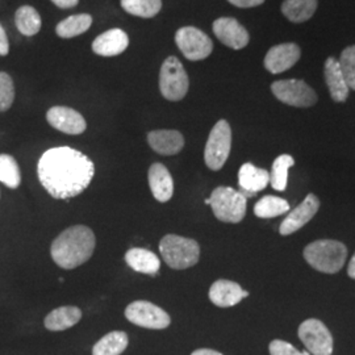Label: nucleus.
Instances as JSON below:
<instances>
[{"label":"nucleus","instance_id":"18","mask_svg":"<svg viewBox=\"0 0 355 355\" xmlns=\"http://www.w3.org/2000/svg\"><path fill=\"white\" fill-rule=\"evenodd\" d=\"M149 186L153 196L159 202L166 203L174 195V180L162 164H153L149 168Z\"/></svg>","mask_w":355,"mask_h":355},{"label":"nucleus","instance_id":"21","mask_svg":"<svg viewBox=\"0 0 355 355\" xmlns=\"http://www.w3.org/2000/svg\"><path fill=\"white\" fill-rule=\"evenodd\" d=\"M324 74H325V80H327L331 99L337 103L345 102L349 96L350 89L345 80L338 61L334 60L333 57H329L325 62Z\"/></svg>","mask_w":355,"mask_h":355},{"label":"nucleus","instance_id":"38","mask_svg":"<svg viewBox=\"0 0 355 355\" xmlns=\"http://www.w3.org/2000/svg\"><path fill=\"white\" fill-rule=\"evenodd\" d=\"M191 355H223L216 350L212 349H199V350H195Z\"/></svg>","mask_w":355,"mask_h":355},{"label":"nucleus","instance_id":"20","mask_svg":"<svg viewBox=\"0 0 355 355\" xmlns=\"http://www.w3.org/2000/svg\"><path fill=\"white\" fill-rule=\"evenodd\" d=\"M148 142L154 152L161 155H175L184 146V137L178 130H153Z\"/></svg>","mask_w":355,"mask_h":355},{"label":"nucleus","instance_id":"4","mask_svg":"<svg viewBox=\"0 0 355 355\" xmlns=\"http://www.w3.org/2000/svg\"><path fill=\"white\" fill-rule=\"evenodd\" d=\"M159 252L168 267L184 270L195 266L200 258V248L195 240L177 234H167L159 243Z\"/></svg>","mask_w":355,"mask_h":355},{"label":"nucleus","instance_id":"22","mask_svg":"<svg viewBox=\"0 0 355 355\" xmlns=\"http://www.w3.org/2000/svg\"><path fill=\"white\" fill-rule=\"evenodd\" d=\"M125 262L128 266L135 271L146 274V275H157L161 268V261L157 254L142 248H133L125 254Z\"/></svg>","mask_w":355,"mask_h":355},{"label":"nucleus","instance_id":"29","mask_svg":"<svg viewBox=\"0 0 355 355\" xmlns=\"http://www.w3.org/2000/svg\"><path fill=\"white\" fill-rule=\"evenodd\" d=\"M293 165H295V159L288 154H282L274 161L271 174H270V183L274 190L284 191L287 189L288 170Z\"/></svg>","mask_w":355,"mask_h":355},{"label":"nucleus","instance_id":"25","mask_svg":"<svg viewBox=\"0 0 355 355\" xmlns=\"http://www.w3.org/2000/svg\"><path fill=\"white\" fill-rule=\"evenodd\" d=\"M318 10V0H284L282 12L292 23H304Z\"/></svg>","mask_w":355,"mask_h":355},{"label":"nucleus","instance_id":"19","mask_svg":"<svg viewBox=\"0 0 355 355\" xmlns=\"http://www.w3.org/2000/svg\"><path fill=\"white\" fill-rule=\"evenodd\" d=\"M270 183V173L265 168L255 167L253 164H243L239 171V184L245 198L265 190Z\"/></svg>","mask_w":355,"mask_h":355},{"label":"nucleus","instance_id":"23","mask_svg":"<svg viewBox=\"0 0 355 355\" xmlns=\"http://www.w3.org/2000/svg\"><path fill=\"white\" fill-rule=\"evenodd\" d=\"M82 318V311L78 306H60L45 318V328L51 331H62L76 325Z\"/></svg>","mask_w":355,"mask_h":355},{"label":"nucleus","instance_id":"6","mask_svg":"<svg viewBox=\"0 0 355 355\" xmlns=\"http://www.w3.org/2000/svg\"><path fill=\"white\" fill-rule=\"evenodd\" d=\"M190 87L189 76L177 57H168L161 67L159 89L167 101H182Z\"/></svg>","mask_w":355,"mask_h":355},{"label":"nucleus","instance_id":"8","mask_svg":"<svg viewBox=\"0 0 355 355\" xmlns=\"http://www.w3.org/2000/svg\"><path fill=\"white\" fill-rule=\"evenodd\" d=\"M125 318L129 322L146 329H166L171 324V318L166 311L145 300L133 302L128 305Z\"/></svg>","mask_w":355,"mask_h":355},{"label":"nucleus","instance_id":"14","mask_svg":"<svg viewBox=\"0 0 355 355\" xmlns=\"http://www.w3.org/2000/svg\"><path fill=\"white\" fill-rule=\"evenodd\" d=\"M214 32L224 45L232 49L240 51L249 44V33L236 19L220 17L214 23Z\"/></svg>","mask_w":355,"mask_h":355},{"label":"nucleus","instance_id":"13","mask_svg":"<svg viewBox=\"0 0 355 355\" xmlns=\"http://www.w3.org/2000/svg\"><path fill=\"white\" fill-rule=\"evenodd\" d=\"M46 120L54 129L73 136L82 135L87 128L83 116L69 107H53L46 114Z\"/></svg>","mask_w":355,"mask_h":355},{"label":"nucleus","instance_id":"16","mask_svg":"<svg viewBox=\"0 0 355 355\" xmlns=\"http://www.w3.org/2000/svg\"><path fill=\"white\" fill-rule=\"evenodd\" d=\"M248 296L249 292L243 291L239 283L232 280H217L209 288L211 302L220 308H229L239 304L242 299Z\"/></svg>","mask_w":355,"mask_h":355},{"label":"nucleus","instance_id":"34","mask_svg":"<svg viewBox=\"0 0 355 355\" xmlns=\"http://www.w3.org/2000/svg\"><path fill=\"white\" fill-rule=\"evenodd\" d=\"M270 354L271 355H303L291 343L282 341V340H274L268 346Z\"/></svg>","mask_w":355,"mask_h":355},{"label":"nucleus","instance_id":"15","mask_svg":"<svg viewBox=\"0 0 355 355\" xmlns=\"http://www.w3.org/2000/svg\"><path fill=\"white\" fill-rule=\"evenodd\" d=\"M300 55L302 51L296 44H280L267 51L265 67L271 74H280L295 66L300 60Z\"/></svg>","mask_w":355,"mask_h":355},{"label":"nucleus","instance_id":"3","mask_svg":"<svg viewBox=\"0 0 355 355\" xmlns=\"http://www.w3.org/2000/svg\"><path fill=\"white\" fill-rule=\"evenodd\" d=\"M347 249L343 242L333 240H320L309 243L304 249L305 261L325 274L338 272L346 261Z\"/></svg>","mask_w":355,"mask_h":355},{"label":"nucleus","instance_id":"36","mask_svg":"<svg viewBox=\"0 0 355 355\" xmlns=\"http://www.w3.org/2000/svg\"><path fill=\"white\" fill-rule=\"evenodd\" d=\"M10 53V42H8V37L7 33L4 31L3 26L0 24V55H7Z\"/></svg>","mask_w":355,"mask_h":355},{"label":"nucleus","instance_id":"35","mask_svg":"<svg viewBox=\"0 0 355 355\" xmlns=\"http://www.w3.org/2000/svg\"><path fill=\"white\" fill-rule=\"evenodd\" d=\"M228 1L240 8H252V7H257V6H261L265 3V0H228Z\"/></svg>","mask_w":355,"mask_h":355},{"label":"nucleus","instance_id":"40","mask_svg":"<svg viewBox=\"0 0 355 355\" xmlns=\"http://www.w3.org/2000/svg\"><path fill=\"white\" fill-rule=\"evenodd\" d=\"M303 355H312V354H311V353H308V352H304V353H303Z\"/></svg>","mask_w":355,"mask_h":355},{"label":"nucleus","instance_id":"12","mask_svg":"<svg viewBox=\"0 0 355 355\" xmlns=\"http://www.w3.org/2000/svg\"><path fill=\"white\" fill-rule=\"evenodd\" d=\"M318 208L320 200L318 196L313 193H308L303 203L299 204L295 209H292V212L282 221L279 227L280 234L288 236L303 228L305 224H308L318 214Z\"/></svg>","mask_w":355,"mask_h":355},{"label":"nucleus","instance_id":"10","mask_svg":"<svg viewBox=\"0 0 355 355\" xmlns=\"http://www.w3.org/2000/svg\"><path fill=\"white\" fill-rule=\"evenodd\" d=\"M175 42L179 51L190 61L205 60L214 51L212 40L195 26L180 28L175 35Z\"/></svg>","mask_w":355,"mask_h":355},{"label":"nucleus","instance_id":"37","mask_svg":"<svg viewBox=\"0 0 355 355\" xmlns=\"http://www.w3.org/2000/svg\"><path fill=\"white\" fill-rule=\"evenodd\" d=\"M51 1H53L57 7L66 10V8H73V7H76L79 0H51Z\"/></svg>","mask_w":355,"mask_h":355},{"label":"nucleus","instance_id":"32","mask_svg":"<svg viewBox=\"0 0 355 355\" xmlns=\"http://www.w3.org/2000/svg\"><path fill=\"white\" fill-rule=\"evenodd\" d=\"M338 64L349 89H355V45L343 51Z\"/></svg>","mask_w":355,"mask_h":355},{"label":"nucleus","instance_id":"24","mask_svg":"<svg viewBox=\"0 0 355 355\" xmlns=\"http://www.w3.org/2000/svg\"><path fill=\"white\" fill-rule=\"evenodd\" d=\"M129 338L125 331L114 330L105 334L92 347V355H120L125 352Z\"/></svg>","mask_w":355,"mask_h":355},{"label":"nucleus","instance_id":"1","mask_svg":"<svg viewBox=\"0 0 355 355\" xmlns=\"http://www.w3.org/2000/svg\"><path fill=\"white\" fill-rule=\"evenodd\" d=\"M42 187L55 199H71L86 190L95 175L87 155L69 146L53 148L42 154L37 166Z\"/></svg>","mask_w":355,"mask_h":355},{"label":"nucleus","instance_id":"31","mask_svg":"<svg viewBox=\"0 0 355 355\" xmlns=\"http://www.w3.org/2000/svg\"><path fill=\"white\" fill-rule=\"evenodd\" d=\"M0 182L15 190L21 183V174L16 159L10 154H0Z\"/></svg>","mask_w":355,"mask_h":355},{"label":"nucleus","instance_id":"26","mask_svg":"<svg viewBox=\"0 0 355 355\" xmlns=\"http://www.w3.org/2000/svg\"><path fill=\"white\" fill-rule=\"evenodd\" d=\"M15 23L19 32L28 37L37 35L41 29V17L37 10L31 6H23L16 11Z\"/></svg>","mask_w":355,"mask_h":355},{"label":"nucleus","instance_id":"39","mask_svg":"<svg viewBox=\"0 0 355 355\" xmlns=\"http://www.w3.org/2000/svg\"><path fill=\"white\" fill-rule=\"evenodd\" d=\"M347 274H349V277L352 279H355V254L353 255V258L350 259V263H349V267H347Z\"/></svg>","mask_w":355,"mask_h":355},{"label":"nucleus","instance_id":"30","mask_svg":"<svg viewBox=\"0 0 355 355\" xmlns=\"http://www.w3.org/2000/svg\"><path fill=\"white\" fill-rule=\"evenodd\" d=\"M120 3L128 13L142 19L154 17L162 8V0H120Z\"/></svg>","mask_w":355,"mask_h":355},{"label":"nucleus","instance_id":"5","mask_svg":"<svg viewBox=\"0 0 355 355\" xmlns=\"http://www.w3.org/2000/svg\"><path fill=\"white\" fill-rule=\"evenodd\" d=\"M205 204L212 207L214 215L220 221L237 224L246 215L248 199L240 191L233 190L230 187H217L212 192L211 198L205 200Z\"/></svg>","mask_w":355,"mask_h":355},{"label":"nucleus","instance_id":"7","mask_svg":"<svg viewBox=\"0 0 355 355\" xmlns=\"http://www.w3.org/2000/svg\"><path fill=\"white\" fill-rule=\"evenodd\" d=\"M232 146V129L227 120H220L212 128L204 150L205 165L218 171L225 165Z\"/></svg>","mask_w":355,"mask_h":355},{"label":"nucleus","instance_id":"9","mask_svg":"<svg viewBox=\"0 0 355 355\" xmlns=\"http://www.w3.org/2000/svg\"><path fill=\"white\" fill-rule=\"evenodd\" d=\"M271 91L277 99L284 104L299 108L312 107L318 102V95L303 80L286 79L271 85Z\"/></svg>","mask_w":355,"mask_h":355},{"label":"nucleus","instance_id":"2","mask_svg":"<svg viewBox=\"0 0 355 355\" xmlns=\"http://www.w3.org/2000/svg\"><path fill=\"white\" fill-rule=\"evenodd\" d=\"M94 232L85 225H74L64 230L51 243L53 261L64 270H73L86 263L95 250Z\"/></svg>","mask_w":355,"mask_h":355},{"label":"nucleus","instance_id":"33","mask_svg":"<svg viewBox=\"0 0 355 355\" xmlns=\"http://www.w3.org/2000/svg\"><path fill=\"white\" fill-rule=\"evenodd\" d=\"M15 101V86L11 76L7 73H0V112L11 108Z\"/></svg>","mask_w":355,"mask_h":355},{"label":"nucleus","instance_id":"27","mask_svg":"<svg viewBox=\"0 0 355 355\" xmlns=\"http://www.w3.org/2000/svg\"><path fill=\"white\" fill-rule=\"evenodd\" d=\"M92 24V17L87 13H80V15H74L67 19L62 20L57 26V35L62 38H73L85 33L89 31V26Z\"/></svg>","mask_w":355,"mask_h":355},{"label":"nucleus","instance_id":"28","mask_svg":"<svg viewBox=\"0 0 355 355\" xmlns=\"http://www.w3.org/2000/svg\"><path fill=\"white\" fill-rule=\"evenodd\" d=\"M290 211V204L287 200L267 195L254 205V214L259 218H274Z\"/></svg>","mask_w":355,"mask_h":355},{"label":"nucleus","instance_id":"17","mask_svg":"<svg viewBox=\"0 0 355 355\" xmlns=\"http://www.w3.org/2000/svg\"><path fill=\"white\" fill-rule=\"evenodd\" d=\"M129 45V37L121 29H111L104 32L101 36L95 38L92 42V51L103 57H114L119 55Z\"/></svg>","mask_w":355,"mask_h":355},{"label":"nucleus","instance_id":"11","mask_svg":"<svg viewBox=\"0 0 355 355\" xmlns=\"http://www.w3.org/2000/svg\"><path fill=\"white\" fill-rule=\"evenodd\" d=\"M299 338L312 355H331L333 353L331 333L320 320H305L299 327Z\"/></svg>","mask_w":355,"mask_h":355}]
</instances>
